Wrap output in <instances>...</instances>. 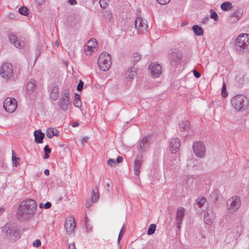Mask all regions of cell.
Returning <instances> with one entry per match:
<instances>
[{
    "instance_id": "cell-1",
    "label": "cell",
    "mask_w": 249,
    "mask_h": 249,
    "mask_svg": "<svg viewBox=\"0 0 249 249\" xmlns=\"http://www.w3.org/2000/svg\"><path fill=\"white\" fill-rule=\"evenodd\" d=\"M37 204L35 201L31 199L25 200L19 207L17 218L22 222L27 220L35 214Z\"/></svg>"
},
{
    "instance_id": "cell-2",
    "label": "cell",
    "mask_w": 249,
    "mask_h": 249,
    "mask_svg": "<svg viewBox=\"0 0 249 249\" xmlns=\"http://www.w3.org/2000/svg\"><path fill=\"white\" fill-rule=\"evenodd\" d=\"M236 50L240 54L249 52V35L242 34L236 39L235 44Z\"/></svg>"
},
{
    "instance_id": "cell-3",
    "label": "cell",
    "mask_w": 249,
    "mask_h": 249,
    "mask_svg": "<svg viewBox=\"0 0 249 249\" xmlns=\"http://www.w3.org/2000/svg\"><path fill=\"white\" fill-rule=\"evenodd\" d=\"M231 102L233 107L235 110L240 112L246 110L248 108L249 100L245 95L238 94L233 98Z\"/></svg>"
},
{
    "instance_id": "cell-4",
    "label": "cell",
    "mask_w": 249,
    "mask_h": 249,
    "mask_svg": "<svg viewBox=\"0 0 249 249\" xmlns=\"http://www.w3.org/2000/svg\"><path fill=\"white\" fill-rule=\"evenodd\" d=\"M112 57L107 52H103L99 57L98 64L100 70L102 71H107L112 66Z\"/></svg>"
},
{
    "instance_id": "cell-5",
    "label": "cell",
    "mask_w": 249,
    "mask_h": 249,
    "mask_svg": "<svg viewBox=\"0 0 249 249\" xmlns=\"http://www.w3.org/2000/svg\"><path fill=\"white\" fill-rule=\"evenodd\" d=\"M169 61L173 66H176L181 63L183 59V54L181 51L173 49L170 51L169 55Z\"/></svg>"
},
{
    "instance_id": "cell-6",
    "label": "cell",
    "mask_w": 249,
    "mask_h": 249,
    "mask_svg": "<svg viewBox=\"0 0 249 249\" xmlns=\"http://www.w3.org/2000/svg\"><path fill=\"white\" fill-rule=\"evenodd\" d=\"M240 206L241 201L240 197L237 196H234L227 202V210L229 213H234L239 209Z\"/></svg>"
},
{
    "instance_id": "cell-7",
    "label": "cell",
    "mask_w": 249,
    "mask_h": 249,
    "mask_svg": "<svg viewBox=\"0 0 249 249\" xmlns=\"http://www.w3.org/2000/svg\"><path fill=\"white\" fill-rule=\"evenodd\" d=\"M98 44L97 40L95 39H90L86 44L84 47V52L85 54L90 57L93 53H95L98 50Z\"/></svg>"
},
{
    "instance_id": "cell-8",
    "label": "cell",
    "mask_w": 249,
    "mask_h": 249,
    "mask_svg": "<svg viewBox=\"0 0 249 249\" xmlns=\"http://www.w3.org/2000/svg\"><path fill=\"white\" fill-rule=\"evenodd\" d=\"M5 231L6 233L7 237L11 240H17L19 238V230L16 225L12 224H9L6 225Z\"/></svg>"
},
{
    "instance_id": "cell-9",
    "label": "cell",
    "mask_w": 249,
    "mask_h": 249,
    "mask_svg": "<svg viewBox=\"0 0 249 249\" xmlns=\"http://www.w3.org/2000/svg\"><path fill=\"white\" fill-rule=\"evenodd\" d=\"M18 107V102L14 98H9L5 100L4 103V108L9 113H12L16 111Z\"/></svg>"
},
{
    "instance_id": "cell-10",
    "label": "cell",
    "mask_w": 249,
    "mask_h": 249,
    "mask_svg": "<svg viewBox=\"0 0 249 249\" xmlns=\"http://www.w3.org/2000/svg\"><path fill=\"white\" fill-rule=\"evenodd\" d=\"M193 149L196 155L200 158L204 157L206 154L205 144L201 141H195L193 144Z\"/></svg>"
},
{
    "instance_id": "cell-11",
    "label": "cell",
    "mask_w": 249,
    "mask_h": 249,
    "mask_svg": "<svg viewBox=\"0 0 249 249\" xmlns=\"http://www.w3.org/2000/svg\"><path fill=\"white\" fill-rule=\"evenodd\" d=\"M13 71L11 63H5L2 64L1 68V75L5 80H9L13 76Z\"/></svg>"
},
{
    "instance_id": "cell-12",
    "label": "cell",
    "mask_w": 249,
    "mask_h": 249,
    "mask_svg": "<svg viewBox=\"0 0 249 249\" xmlns=\"http://www.w3.org/2000/svg\"><path fill=\"white\" fill-rule=\"evenodd\" d=\"M162 67L161 65L157 62L152 63L149 65L148 72L149 75L154 78L159 77L162 73Z\"/></svg>"
},
{
    "instance_id": "cell-13",
    "label": "cell",
    "mask_w": 249,
    "mask_h": 249,
    "mask_svg": "<svg viewBox=\"0 0 249 249\" xmlns=\"http://www.w3.org/2000/svg\"><path fill=\"white\" fill-rule=\"evenodd\" d=\"M76 227L75 218L73 215H69L66 218L65 222V229L68 234L73 233Z\"/></svg>"
},
{
    "instance_id": "cell-14",
    "label": "cell",
    "mask_w": 249,
    "mask_h": 249,
    "mask_svg": "<svg viewBox=\"0 0 249 249\" xmlns=\"http://www.w3.org/2000/svg\"><path fill=\"white\" fill-rule=\"evenodd\" d=\"M208 206V202L205 197H198L196 201L195 207L197 210L200 213H202L204 211L207 210Z\"/></svg>"
},
{
    "instance_id": "cell-15",
    "label": "cell",
    "mask_w": 249,
    "mask_h": 249,
    "mask_svg": "<svg viewBox=\"0 0 249 249\" xmlns=\"http://www.w3.org/2000/svg\"><path fill=\"white\" fill-rule=\"evenodd\" d=\"M136 28L138 31L140 33H145L148 30V25L144 19L139 18L136 20Z\"/></svg>"
},
{
    "instance_id": "cell-16",
    "label": "cell",
    "mask_w": 249,
    "mask_h": 249,
    "mask_svg": "<svg viewBox=\"0 0 249 249\" xmlns=\"http://www.w3.org/2000/svg\"><path fill=\"white\" fill-rule=\"evenodd\" d=\"M215 217V212L212 210H207L204 215V221L207 225H211L214 222Z\"/></svg>"
},
{
    "instance_id": "cell-17",
    "label": "cell",
    "mask_w": 249,
    "mask_h": 249,
    "mask_svg": "<svg viewBox=\"0 0 249 249\" xmlns=\"http://www.w3.org/2000/svg\"><path fill=\"white\" fill-rule=\"evenodd\" d=\"M180 146H181V142L179 139L178 138L172 139L170 142V151L173 154L177 153L179 150Z\"/></svg>"
},
{
    "instance_id": "cell-18",
    "label": "cell",
    "mask_w": 249,
    "mask_h": 249,
    "mask_svg": "<svg viewBox=\"0 0 249 249\" xmlns=\"http://www.w3.org/2000/svg\"><path fill=\"white\" fill-rule=\"evenodd\" d=\"M70 103V94L68 93L64 94L60 99L59 106L62 110H66Z\"/></svg>"
},
{
    "instance_id": "cell-19",
    "label": "cell",
    "mask_w": 249,
    "mask_h": 249,
    "mask_svg": "<svg viewBox=\"0 0 249 249\" xmlns=\"http://www.w3.org/2000/svg\"><path fill=\"white\" fill-rule=\"evenodd\" d=\"M10 41H11L12 44H13L15 46L19 49H22L24 46V44L21 41L19 40L16 35L13 34H11L9 36Z\"/></svg>"
},
{
    "instance_id": "cell-20",
    "label": "cell",
    "mask_w": 249,
    "mask_h": 249,
    "mask_svg": "<svg viewBox=\"0 0 249 249\" xmlns=\"http://www.w3.org/2000/svg\"><path fill=\"white\" fill-rule=\"evenodd\" d=\"M143 158L142 155H140L137 157L134 162V171L136 176H138L140 173V170L141 169V165L143 162Z\"/></svg>"
},
{
    "instance_id": "cell-21",
    "label": "cell",
    "mask_w": 249,
    "mask_h": 249,
    "mask_svg": "<svg viewBox=\"0 0 249 249\" xmlns=\"http://www.w3.org/2000/svg\"><path fill=\"white\" fill-rule=\"evenodd\" d=\"M184 212H185V210L182 207H180L177 211V225L179 229L181 228L182 221L184 216Z\"/></svg>"
},
{
    "instance_id": "cell-22",
    "label": "cell",
    "mask_w": 249,
    "mask_h": 249,
    "mask_svg": "<svg viewBox=\"0 0 249 249\" xmlns=\"http://www.w3.org/2000/svg\"><path fill=\"white\" fill-rule=\"evenodd\" d=\"M35 141L37 144H41L43 143L45 135L44 133L41 132V130H36L34 132Z\"/></svg>"
},
{
    "instance_id": "cell-23",
    "label": "cell",
    "mask_w": 249,
    "mask_h": 249,
    "mask_svg": "<svg viewBox=\"0 0 249 249\" xmlns=\"http://www.w3.org/2000/svg\"><path fill=\"white\" fill-rule=\"evenodd\" d=\"M37 82L36 81L32 80L29 81L27 86V90L28 93L32 94L33 93L37 88Z\"/></svg>"
},
{
    "instance_id": "cell-24",
    "label": "cell",
    "mask_w": 249,
    "mask_h": 249,
    "mask_svg": "<svg viewBox=\"0 0 249 249\" xmlns=\"http://www.w3.org/2000/svg\"><path fill=\"white\" fill-rule=\"evenodd\" d=\"M59 96V87L58 86H55L52 89L50 94V98L53 101L58 99Z\"/></svg>"
},
{
    "instance_id": "cell-25",
    "label": "cell",
    "mask_w": 249,
    "mask_h": 249,
    "mask_svg": "<svg viewBox=\"0 0 249 249\" xmlns=\"http://www.w3.org/2000/svg\"><path fill=\"white\" fill-rule=\"evenodd\" d=\"M46 135L49 138H52L54 136H59V132L55 128H48L46 131Z\"/></svg>"
},
{
    "instance_id": "cell-26",
    "label": "cell",
    "mask_w": 249,
    "mask_h": 249,
    "mask_svg": "<svg viewBox=\"0 0 249 249\" xmlns=\"http://www.w3.org/2000/svg\"><path fill=\"white\" fill-rule=\"evenodd\" d=\"M179 128L182 131H187L189 130L191 128L190 123L188 121L184 120L181 122L179 124Z\"/></svg>"
},
{
    "instance_id": "cell-27",
    "label": "cell",
    "mask_w": 249,
    "mask_h": 249,
    "mask_svg": "<svg viewBox=\"0 0 249 249\" xmlns=\"http://www.w3.org/2000/svg\"><path fill=\"white\" fill-rule=\"evenodd\" d=\"M137 71V69L135 67H132L129 69L127 73V77L129 80H133L135 77Z\"/></svg>"
},
{
    "instance_id": "cell-28",
    "label": "cell",
    "mask_w": 249,
    "mask_h": 249,
    "mask_svg": "<svg viewBox=\"0 0 249 249\" xmlns=\"http://www.w3.org/2000/svg\"><path fill=\"white\" fill-rule=\"evenodd\" d=\"M141 55L139 53H135L132 55L131 59V63L133 65H135L137 64V63L139 62L140 60H141Z\"/></svg>"
},
{
    "instance_id": "cell-29",
    "label": "cell",
    "mask_w": 249,
    "mask_h": 249,
    "mask_svg": "<svg viewBox=\"0 0 249 249\" xmlns=\"http://www.w3.org/2000/svg\"><path fill=\"white\" fill-rule=\"evenodd\" d=\"M99 199V195L98 190L96 189H93L91 192V200L92 202L94 203H96L98 201Z\"/></svg>"
},
{
    "instance_id": "cell-30",
    "label": "cell",
    "mask_w": 249,
    "mask_h": 249,
    "mask_svg": "<svg viewBox=\"0 0 249 249\" xmlns=\"http://www.w3.org/2000/svg\"><path fill=\"white\" fill-rule=\"evenodd\" d=\"M193 30L194 31L195 34L199 36H202L204 34L203 29L201 28V27H199V25H194V27H193Z\"/></svg>"
},
{
    "instance_id": "cell-31",
    "label": "cell",
    "mask_w": 249,
    "mask_h": 249,
    "mask_svg": "<svg viewBox=\"0 0 249 249\" xmlns=\"http://www.w3.org/2000/svg\"><path fill=\"white\" fill-rule=\"evenodd\" d=\"M222 9L224 11H229L233 9L232 5L230 2H225L223 3L221 5Z\"/></svg>"
},
{
    "instance_id": "cell-32",
    "label": "cell",
    "mask_w": 249,
    "mask_h": 249,
    "mask_svg": "<svg viewBox=\"0 0 249 249\" xmlns=\"http://www.w3.org/2000/svg\"><path fill=\"white\" fill-rule=\"evenodd\" d=\"M73 104L77 107L80 108L82 105V102L81 101L80 97V95L77 94H75V101Z\"/></svg>"
},
{
    "instance_id": "cell-33",
    "label": "cell",
    "mask_w": 249,
    "mask_h": 249,
    "mask_svg": "<svg viewBox=\"0 0 249 249\" xmlns=\"http://www.w3.org/2000/svg\"><path fill=\"white\" fill-rule=\"evenodd\" d=\"M149 144V139L148 137H145L142 140L140 144V147L142 149L145 150L148 146Z\"/></svg>"
},
{
    "instance_id": "cell-34",
    "label": "cell",
    "mask_w": 249,
    "mask_h": 249,
    "mask_svg": "<svg viewBox=\"0 0 249 249\" xmlns=\"http://www.w3.org/2000/svg\"><path fill=\"white\" fill-rule=\"evenodd\" d=\"M99 4H100V7L102 9H106L110 4V0H100Z\"/></svg>"
},
{
    "instance_id": "cell-35",
    "label": "cell",
    "mask_w": 249,
    "mask_h": 249,
    "mask_svg": "<svg viewBox=\"0 0 249 249\" xmlns=\"http://www.w3.org/2000/svg\"><path fill=\"white\" fill-rule=\"evenodd\" d=\"M19 12L21 14L24 15V16H27L29 14V11L28 9L25 6H23L21 7L19 9Z\"/></svg>"
},
{
    "instance_id": "cell-36",
    "label": "cell",
    "mask_w": 249,
    "mask_h": 249,
    "mask_svg": "<svg viewBox=\"0 0 249 249\" xmlns=\"http://www.w3.org/2000/svg\"><path fill=\"white\" fill-rule=\"evenodd\" d=\"M156 229V226L155 224H151L148 228V233L149 235L153 234L155 232Z\"/></svg>"
},
{
    "instance_id": "cell-37",
    "label": "cell",
    "mask_w": 249,
    "mask_h": 249,
    "mask_svg": "<svg viewBox=\"0 0 249 249\" xmlns=\"http://www.w3.org/2000/svg\"><path fill=\"white\" fill-rule=\"evenodd\" d=\"M12 160H13V162L15 166H18L20 164V159L19 158H18L17 157L15 156L13 154V157H12Z\"/></svg>"
},
{
    "instance_id": "cell-38",
    "label": "cell",
    "mask_w": 249,
    "mask_h": 249,
    "mask_svg": "<svg viewBox=\"0 0 249 249\" xmlns=\"http://www.w3.org/2000/svg\"><path fill=\"white\" fill-rule=\"evenodd\" d=\"M51 149L48 146H46L44 148L45 156V158H48L49 157V154L51 153Z\"/></svg>"
},
{
    "instance_id": "cell-39",
    "label": "cell",
    "mask_w": 249,
    "mask_h": 249,
    "mask_svg": "<svg viewBox=\"0 0 249 249\" xmlns=\"http://www.w3.org/2000/svg\"><path fill=\"white\" fill-rule=\"evenodd\" d=\"M222 94V96L224 98H226V97L227 96L228 93L226 90V85H225V84H223V86Z\"/></svg>"
},
{
    "instance_id": "cell-40",
    "label": "cell",
    "mask_w": 249,
    "mask_h": 249,
    "mask_svg": "<svg viewBox=\"0 0 249 249\" xmlns=\"http://www.w3.org/2000/svg\"><path fill=\"white\" fill-rule=\"evenodd\" d=\"M108 165L111 167H115L116 165V162L114 159H110L108 161Z\"/></svg>"
},
{
    "instance_id": "cell-41",
    "label": "cell",
    "mask_w": 249,
    "mask_h": 249,
    "mask_svg": "<svg viewBox=\"0 0 249 249\" xmlns=\"http://www.w3.org/2000/svg\"><path fill=\"white\" fill-rule=\"evenodd\" d=\"M210 17L211 18L213 19L215 21H218V19H219L218 15L217 14V13H216L215 11H213V12H212V13H211L210 15Z\"/></svg>"
},
{
    "instance_id": "cell-42",
    "label": "cell",
    "mask_w": 249,
    "mask_h": 249,
    "mask_svg": "<svg viewBox=\"0 0 249 249\" xmlns=\"http://www.w3.org/2000/svg\"><path fill=\"white\" fill-rule=\"evenodd\" d=\"M33 246L34 247H36V248H37V247H39L41 246V241L40 240H35L34 242H33Z\"/></svg>"
},
{
    "instance_id": "cell-43",
    "label": "cell",
    "mask_w": 249,
    "mask_h": 249,
    "mask_svg": "<svg viewBox=\"0 0 249 249\" xmlns=\"http://www.w3.org/2000/svg\"><path fill=\"white\" fill-rule=\"evenodd\" d=\"M158 3L160 5H165L169 4L170 0H157Z\"/></svg>"
},
{
    "instance_id": "cell-44",
    "label": "cell",
    "mask_w": 249,
    "mask_h": 249,
    "mask_svg": "<svg viewBox=\"0 0 249 249\" xmlns=\"http://www.w3.org/2000/svg\"><path fill=\"white\" fill-rule=\"evenodd\" d=\"M83 85H84V84H83V81H80V83L77 86V90L79 91H81L83 89Z\"/></svg>"
},
{
    "instance_id": "cell-45",
    "label": "cell",
    "mask_w": 249,
    "mask_h": 249,
    "mask_svg": "<svg viewBox=\"0 0 249 249\" xmlns=\"http://www.w3.org/2000/svg\"><path fill=\"white\" fill-rule=\"evenodd\" d=\"M125 227L123 226V227L122 228L121 231L120 232V235H119V238H118V243L120 242V241L121 238H122V237L123 236V233H124V231H125Z\"/></svg>"
},
{
    "instance_id": "cell-46",
    "label": "cell",
    "mask_w": 249,
    "mask_h": 249,
    "mask_svg": "<svg viewBox=\"0 0 249 249\" xmlns=\"http://www.w3.org/2000/svg\"><path fill=\"white\" fill-rule=\"evenodd\" d=\"M193 73H194V76H195V77H196V78H199V77L201 76V73H200L198 71H197V70H194V72H193Z\"/></svg>"
},
{
    "instance_id": "cell-47",
    "label": "cell",
    "mask_w": 249,
    "mask_h": 249,
    "mask_svg": "<svg viewBox=\"0 0 249 249\" xmlns=\"http://www.w3.org/2000/svg\"><path fill=\"white\" fill-rule=\"evenodd\" d=\"M51 205H51L50 202H47V203H46L45 205H44V208H45V209H49V208L51 207Z\"/></svg>"
},
{
    "instance_id": "cell-48",
    "label": "cell",
    "mask_w": 249,
    "mask_h": 249,
    "mask_svg": "<svg viewBox=\"0 0 249 249\" xmlns=\"http://www.w3.org/2000/svg\"><path fill=\"white\" fill-rule=\"evenodd\" d=\"M45 0H36L37 4L39 5H42L44 3Z\"/></svg>"
},
{
    "instance_id": "cell-49",
    "label": "cell",
    "mask_w": 249,
    "mask_h": 249,
    "mask_svg": "<svg viewBox=\"0 0 249 249\" xmlns=\"http://www.w3.org/2000/svg\"><path fill=\"white\" fill-rule=\"evenodd\" d=\"M123 161V157H122L119 156L118 157L117 159V162L118 163H121V162H122Z\"/></svg>"
},
{
    "instance_id": "cell-50",
    "label": "cell",
    "mask_w": 249,
    "mask_h": 249,
    "mask_svg": "<svg viewBox=\"0 0 249 249\" xmlns=\"http://www.w3.org/2000/svg\"><path fill=\"white\" fill-rule=\"evenodd\" d=\"M69 2L72 5H76V0H69Z\"/></svg>"
},
{
    "instance_id": "cell-51",
    "label": "cell",
    "mask_w": 249,
    "mask_h": 249,
    "mask_svg": "<svg viewBox=\"0 0 249 249\" xmlns=\"http://www.w3.org/2000/svg\"><path fill=\"white\" fill-rule=\"evenodd\" d=\"M73 127H77L79 126V123L77 122H74V123H73L72 125Z\"/></svg>"
},
{
    "instance_id": "cell-52",
    "label": "cell",
    "mask_w": 249,
    "mask_h": 249,
    "mask_svg": "<svg viewBox=\"0 0 249 249\" xmlns=\"http://www.w3.org/2000/svg\"><path fill=\"white\" fill-rule=\"evenodd\" d=\"M44 173L46 175L48 176V175H49L50 174L49 171L48 170H45V171L44 172Z\"/></svg>"
}]
</instances>
